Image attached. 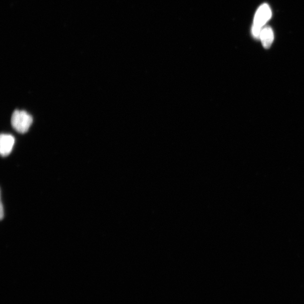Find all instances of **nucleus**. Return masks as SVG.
<instances>
[{
	"instance_id": "f257e3e1",
	"label": "nucleus",
	"mask_w": 304,
	"mask_h": 304,
	"mask_svg": "<svg viewBox=\"0 0 304 304\" xmlns=\"http://www.w3.org/2000/svg\"><path fill=\"white\" fill-rule=\"evenodd\" d=\"M272 16V11L268 4L264 3L258 8L255 14L252 27L253 37L260 39L262 29Z\"/></svg>"
},
{
	"instance_id": "f03ea898",
	"label": "nucleus",
	"mask_w": 304,
	"mask_h": 304,
	"mask_svg": "<svg viewBox=\"0 0 304 304\" xmlns=\"http://www.w3.org/2000/svg\"><path fill=\"white\" fill-rule=\"evenodd\" d=\"M33 122V118L27 112L16 110L11 116V125L17 132L23 134L27 132Z\"/></svg>"
},
{
	"instance_id": "7ed1b4c3",
	"label": "nucleus",
	"mask_w": 304,
	"mask_h": 304,
	"mask_svg": "<svg viewBox=\"0 0 304 304\" xmlns=\"http://www.w3.org/2000/svg\"><path fill=\"white\" fill-rule=\"evenodd\" d=\"M15 139L9 134H1L0 136V153L2 157L9 155L14 147Z\"/></svg>"
},
{
	"instance_id": "20e7f679",
	"label": "nucleus",
	"mask_w": 304,
	"mask_h": 304,
	"mask_svg": "<svg viewBox=\"0 0 304 304\" xmlns=\"http://www.w3.org/2000/svg\"><path fill=\"white\" fill-rule=\"evenodd\" d=\"M274 32L272 28L270 27H264L262 29L260 39L264 48H270L274 41Z\"/></svg>"
}]
</instances>
